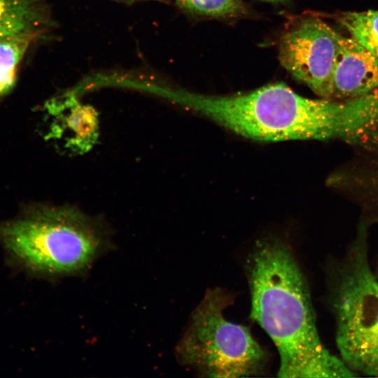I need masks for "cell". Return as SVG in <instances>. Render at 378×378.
I'll list each match as a JSON object with an SVG mask.
<instances>
[{"mask_svg":"<svg viewBox=\"0 0 378 378\" xmlns=\"http://www.w3.org/2000/svg\"><path fill=\"white\" fill-rule=\"evenodd\" d=\"M169 94L227 129L257 140L337 139L363 146L378 130V106L368 95L312 99L282 83L231 95Z\"/></svg>","mask_w":378,"mask_h":378,"instance_id":"6da1fadb","label":"cell"},{"mask_svg":"<svg viewBox=\"0 0 378 378\" xmlns=\"http://www.w3.org/2000/svg\"><path fill=\"white\" fill-rule=\"evenodd\" d=\"M246 268L251 316L278 350L279 377H357L321 342L305 278L287 244L276 238L258 241Z\"/></svg>","mask_w":378,"mask_h":378,"instance_id":"7a4b0ae2","label":"cell"},{"mask_svg":"<svg viewBox=\"0 0 378 378\" xmlns=\"http://www.w3.org/2000/svg\"><path fill=\"white\" fill-rule=\"evenodd\" d=\"M0 244L13 267L55 277L85 270L104 249L100 228L69 206H31L0 222Z\"/></svg>","mask_w":378,"mask_h":378,"instance_id":"3957f363","label":"cell"},{"mask_svg":"<svg viewBox=\"0 0 378 378\" xmlns=\"http://www.w3.org/2000/svg\"><path fill=\"white\" fill-rule=\"evenodd\" d=\"M338 266L331 306L339 356L357 377H378V277L365 239H356Z\"/></svg>","mask_w":378,"mask_h":378,"instance_id":"277c9868","label":"cell"},{"mask_svg":"<svg viewBox=\"0 0 378 378\" xmlns=\"http://www.w3.org/2000/svg\"><path fill=\"white\" fill-rule=\"evenodd\" d=\"M231 300L221 288L208 290L178 345L182 363L202 377L257 375L268 360L247 328L225 318L224 310Z\"/></svg>","mask_w":378,"mask_h":378,"instance_id":"5b68a950","label":"cell"},{"mask_svg":"<svg viewBox=\"0 0 378 378\" xmlns=\"http://www.w3.org/2000/svg\"><path fill=\"white\" fill-rule=\"evenodd\" d=\"M341 34L321 19L302 16L288 22L278 44L282 66L321 98L330 99Z\"/></svg>","mask_w":378,"mask_h":378,"instance_id":"8992f818","label":"cell"},{"mask_svg":"<svg viewBox=\"0 0 378 378\" xmlns=\"http://www.w3.org/2000/svg\"><path fill=\"white\" fill-rule=\"evenodd\" d=\"M378 88V57L351 37L340 36L331 80L332 99H346Z\"/></svg>","mask_w":378,"mask_h":378,"instance_id":"52a82bcc","label":"cell"},{"mask_svg":"<svg viewBox=\"0 0 378 378\" xmlns=\"http://www.w3.org/2000/svg\"><path fill=\"white\" fill-rule=\"evenodd\" d=\"M54 25L46 0H0V38L28 33L44 36Z\"/></svg>","mask_w":378,"mask_h":378,"instance_id":"ba28073f","label":"cell"},{"mask_svg":"<svg viewBox=\"0 0 378 378\" xmlns=\"http://www.w3.org/2000/svg\"><path fill=\"white\" fill-rule=\"evenodd\" d=\"M42 36L28 33L0 38V98L12 90L23 57L30 46Z\"/></svg>","mask_w":378,"mask_h":378,"instance_id":"9c48e42d","label":"cell"},{"mask_svg":"<svg viewBox=\"0 0 378 378\" xmlns=\"http://www.w3.org/2000/svg\"><path fill=\"white\" fill-rule=\"evenodd\" d=\"M338 21L351 38L378 57V10L346 12Z\"/></svg>","mask_w":378,"mask_h":378,"instance_id":"30bf717a","label":"cell"},{"mask_svg":"<svg viewBox=\"0 0 378 378\" xmlns=\"http://www.w3.org/2000/svg\"><path fill=\"white\" fill-rule=\"evenodd\" d=\"M186 13L216 18H236L247 13L242 0H170Z\"/></svg>","mask_w":378,"mask_h":378,"instance_id":"8fae6325","label":"cell"},{"mask_svg":"<svg viewBox=\"0 0 378 378\" xmlns=\"http://www.w3.org/2000/svg\"><path fill=\"white\" fill-rule=\"evenodd\" d=\"M96 122L92 109L85 106H77L69 118V127L75 132L79 144L92 141L96 129Z\"/></svg>","mask_w":378,"mask_h":378,"instance_id":"7c38bea8","label":"cell"},{"mask_svg":"<svg viewBox=\"0 0 378 378\" xmlns=\"http://www.w3.org/2000/svg\"><path fill=\"white\" fill-rule=\"evenodd\" d=\"M368 176L367 188L370 189L372 193H374L377 199H378V165Z\"/></svg>","mask_w":378,"mask_h":378,"instance_id":"4fadbf2b","label":"cell"},{"mask_svg":"<svg viewBox=\"0 0 378 378\" xmlns=\"http://www.w3.org/2000/svg\"><path fill=\"white\" fill-rule=\"evenodd\" d=\"M261 1L274 4H284L288 2L289 0H259Z\"/></svg>","mask_w":378,"mask_h":378,"instance_id":"5bb4252c","label":"cell"},{"mask_svg":"<svg viewBox=\"0 0 378 378\" xmlns=\"http://www.w3.org/2000/svg\"><path fill=\"white\" fill-rule=\"evenodd\" d=\"M115 1L125 2V3H133V2L139 1H155L162 2V3L170 2V0H115Z\"/></svg>","mask_w":378,"mask_h":378,"instance_id":"9a60e30c","label":"cell"},{"mask_svg":"<svg viewBox=\"0 0 378 378\" xmlns=\"http://www.w3.org/2000/svg\"><path fill=\"white\" fill-rule=\"evenodd\" d=\"M376 274H377V277H378V270H377V272H376Z\"/></svg>","mask_w":378,"mask_h":378,"instance_id":"2e32d148","label":"cell"}]
</instances>
